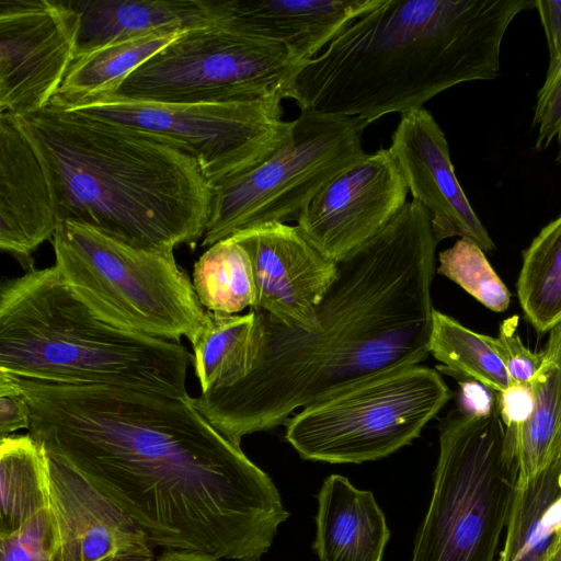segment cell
I'll return each mask as SVG.
<instances>
[{
  "instance_id": "cell-1",
  "label": "cell",
  "mask_w": 561,
  "mask_h": 561,
  "mask_svg": "<svg viewBox=\"0 0 561 561\" xmlns=\"http://www.w3.org/2000/svg\"><path fill=\"white\" fill-rule=\"evenodd\" d=\"M28 434L119 505L167 551L254 561L290 513L271 477L176 397L11 375Z\"/></svg>"
},
{
  "instance_id": "cell-2",
  "label": "cell",
  "mask_w": 561,
  "mask_h": 561,
  "mask_svg": "<svg viewBox=\"0 0 561 561\" xmlns=\"http://www.w3.org/2000/svg\"><path fill=\"white\" fill-rule=\"evenodd\" d=\"M437 243L428 211L408 202L378 236L337 263L309 325H286L257 310L263 339L254 369L230 387L192 397L194 407L240 446L298 408L420 365L430 355Z\"/></svg>"
},
{
  "instance_id": "cell-3",
  "label": "cell",
  "mask_w": 561,
  "mask_h": 561,
  "mask_svg": "<svg viewBox=\"0 0 561 561\" xmlns=\"http://www.w3.org/2000/svg\"><path fill=\"white\" fill-rule=\"evenodd\" d=\"M535 0H377L291 80L300 111L404 114L456 84L500 75L508 25Z\"/></svg>"
},
{
  "instance_id": "cell-4",
  "label": "cell",
  "mask_w": 561,
  "mask_h": 561,
  "mask_svg": "<svg viewBox=\"0 0 561 561\" xmlns=\"http://www.w3.org/2000/svg\"><path fill=\"white\" fill-rule=\"evenodd\" d=\"M18 118L45 170L59 224L153 251L204 237L214 188L173 144L51 104Z\"/></svg>"
},
{
  "instance_id": "cell-5",
  "label": "cell",
  "mask_w": 561,
  "mask_h": 561,
  "mask_svg": "<svg viewBox=\"0 0 561 561\" xmlns=\"http://www.w3.org/2000/svg\"><path fill=\"white\" fill-rule=\"evenodd\" d=\"M192 354L93 311L55 265L0 287V370L68 385L127 387L188 397Z\"/></svg>"
},
{
  "instance_id": "cell-6",
  "label": "cell",
  "mask_w": 561,
  "mask_h": 561,
  "mask_svg": "<svg viewBox=\"0 0 561 561\" xmlns=\"http://www.w3.org/2000/svg\"><path fill=\"white\" fill-rule=\"evenodd\" d=\"M427 512L410 561H497L518 479L514 435L499 404L453 410L439 424Z\"/></svg>"
},
{
  "instance_id": "cell-7",
  "label": "cell",
  "mask_w": 561,
  "mask_h": 561,
  "mask_svg": "<svg viewBox=\"0 0 561 561\" xmlns=\"http://www.w3.org/2000/svg\"><path fill=\"white\" fill-rule=\"evenodd\" d=\"M51 242L65 282L104 319L191 344L206 328L208 311L173 251L135 248L72 221L59 224Z\"/></svg>"
},
{
  "instance_id": "cell-8",
  "label": "cell",
  "mask_w": 561,
  "mask_h": 561,
  "mask_svg": "<svg viewBox=\"0 0 561 561\" xmlns=\"http://www.w3.org/2000/svg\"><path fill=\"white\" fill-rule=\"evenodd\" d=\"M291 123L273 153L214 187L203 247L256 225L297 221L334 176L366 156L369 123L358 116L300 111Z\"/></svg>"
},
{
  "instance_id": "cell-9",
  "label": "cell",
  "mask_w": 561,
  "mask_h": 561,
  "mask_svg": "<svg viewBox=\"0 0 561 561\" xmlns=\"http://www.w3.org/2000/svg\"><path fill=\"white\" fill-rule=\"evenodd\" d=\"M451 397L435 369L415 365L301 409L286 421L285 438L306 460H377L411 444Z\"/></svg>"
},
{
  "instance_id": "cell-10",
  "label": "cell",
  "mask_w": 561,
  "mask_h": 561,
  "mask_svg": "<svg viewBox=\"0 0 561 561\" xmlns=\"http://www.w3.org/2000/svg\"><path fill=\"white\" fill-rule=\"evenodd\" d=\"M302 65L279 44L211 23L183 31L112 95L165 103L284 100Z\"/></svg>"
},
{
  "instance_id": "cell-11",
  "label": "cell",
  "mask_w": 561,
  "mask_h": 561,
  "mask_svg": "<svg viewBox=\"0 0 561 561\" xmlns=\"http://www.w3.org/2000/svg\"><path fill=\"white\" fill-rule=\"evenodd\" d=\"M282 101L165 103L104 95L65 110L161 137L194 158L214 188L254 167L286 141L293 123L282 118Z\"/></svg>"
},
{
  "instance_id": "cell-12",
  "label": "cell",
  "mask_w": 561,
  "mask_h": 561,
  "mask_svg": "<svg viewBox=\"0 0 561 561\" xmlns=\"http://www.w3.org/2000/svg\"><path fill=\"white\" fill-rule=\"evenodd\" d=\"M79 16L68 1H0V113L47 107L77 54Z\"/></svg>"
},
{
  "instance_id": "cell-13",
  "label": "cell",
  "mask_w": 561,
  "mask_h": 561,
  "mask_svg": "<svg viewBox=\"0 0 561 561\" xmlns=\"http://www.w3.org/2000/svg\"><path fill=\"white\" fill-rule=\"evenodd\" d=\"M408 187L388 148L334 176L297 220L309 241L339 263L378 236L405 206Z\"/></svg>"
},
{
  "instance_id": "cell-14",
  "label": "cell",
  "mask_w": 561,
  "mask_h": 561,
  "mask_svg": "<svg viewBox=\"0 0 561 561\" xmlns=\"http://www.w3.org/2000/svg\"><path fill=\"white\" fill-rule=\"evenodd\" d=\"M231 237L247 250L252 263L253 309L286 325H309L336 278L337 263L319 251L298 226L272 221Z\"/></svg>"
},
{
  "instance_id": "cell-15",
  "label": "cell",
  "mask_w": 561,
  "mask_h": 561,
  "mask_svg": "<svg viewBox=\"0 0 561 561\" xmlns=\"http://www.w3.org/2000/svg\"><path fill=\"white\" fill-rule=\"evenodd\" d=\"M388 150L412 199L428 211L437 242L460 237L484 253L495 249L457 180L446 136L425 107L400 115Z\"/></svg>"
},
{
  "instance_id": "cell-16",
  "label": "cell",
  "mask_w": 561,
  "mask_h": 561,
  "mask_svg": "<svg viewBox=\"0 0 561 561\" xmlns=\"http://www.w3.org/2000/svg\"><path fill=\"white\" fill-rule=\"evenodd\" d=\"M0 561H62L48 455L31 434L0 438Z\"/></svg>"
},
{
  "instance_id": "cell-17",
  "label": "cell",
  "mask_w": 561,
  "mask_h": 561,
  "mask_svg": "<svg viewBox=\"0 0 561 561\" xmlns=\"http://www.w3.org/2000/svg\"><path fill=\"white\" fill-rule=\"evenodd\" d=\"M49 489L62 561H153V545L114 501L48 456Z\"/></svg>"
},
{
  "instance_id": "cell-18",
  "label": "cell",
  "mask_w": 561,
  "mask_h": 561,
  "mask_svg": "<svg viewBox=\"0 0 561 561\" xmlns=\"http://www.w3.org/2000/svg\"><path fill=\"white\" fill-rule=\"evenodd\" d=\"M59 221L41 159L19 118L0 113V248L25 270Z\"/></svg>"
},
{
  "instance_id": "cell-19",
  "label": "cell",
  "mask_w": 561,
  "mask_h": 561,
  "mask_svg": "<svg viewBox=\"0 0 561 561\" xmlns=\"http://www.w3.org/2000/svg\"><path fill=\"white\" fill-rule=\"evenodd\" d=\"M377 0H220V22L286 47L301 64L316 58Z\"/></svg>"
},
{
  "instance_id": "cell-20",
  "label": "cell",
  "mask_w": 561,
  "mask_h": 561,
  "mask_svg": "<svg viewBox=\"0 0 561 561\" xmlns=\"http://www.w3.org/2000/svg\"><path fill=\"white\" fill-rule=\"evenodd\" d=\"M317 500L312 550L318 561H382L390 529L370 491L330 474Z\"/></svg>"
},
{
  "instance_id": "cell-21",
  "label": "cell",
  "mask_w": 561,
  "mask_h": 561,
  "mask_svg": "<svg viewBox=\"0 0 561 561\" xmlns=\"http://www.w3.org/2000/svg\"><path fill=\"white\" fill-rule=\"evenodd\" d=\"M67 1L79 16L76 57L115 41L158 30H190L221 19L219 0Z\"/></svg>"
},
{
  "instance_id": "cell-22",
  "label": "cell",
  "mask_w": 561,
  "mask_h": 561,
  "mask_svg": "<svg viewBox=\"0 0 561 561\" xmlns=\"http://www.w3.org/2000/svg\"><path fill=\"white\" fill-rule=\"evenodd\" d=\"M561 531V457L516 482L497 561H543Z\"/></svg>"
},
{
  "instance_id": "cell-23",
  "label": "cell",
  "mask_w": 561,
  "mask_h": 561,
  "mask_svg": "<svg viewBox=\"0 0 561 561\" xmlns=\"http://www.w3.org/2000/svg\"><path fill=\"white\" fill-rule=\"evenodd\" d=\"M183 31L158 30L77 56L50 104L68 108L83 101L115 94L130 73Z\"/></svg>"
},
{
  "instance_id": "cell-24",
  "label": "cell",
  "mask_w": 561,
  "mask_h": 561,
  "mask_svg": "<svg viewBox=\"0 0 561 561\" xmlns=\"http://www.w3.org/2000/svg\"><path fill=\"white\" fill-rule=\"evenodd\" d=\"M533 411L513 432L518 481H525L561 457V323L550 332L541 366L533 379Z\"/></svg>"
},
{
  "instance_id": "cell-25",
  "label": "cell",
  "mask_w": 561,
  "mask_h": 561,
  "mask_svg": "<svg viewBox=\"0 0 561 561\" xmlns=\"http://www.w3.org/2000/svg\"><path fill=\"white\" fill-rule=\"evenodd\" d=\"M262 339L257 310L245 314L208 311L206 328L191 344L201 392L227 388L245 378L259 360Z\"/></svg>"
},
{
  "instance_id": "cell-26",
  "label": "cell",
  "mask_w": 561,
  "mask_h": 561,
  "mask_svg": "<svg viewBox=\"0 0 561 561\" xmlns=\"http://www.w3.org/2000/svg\"><path fill=\"white\" fill-rule=\"evenodd\" d=\"M516 289L524 314L538 333L561 323V215L523 252Z\"/></svg>"
},
{
  "instance_id": "cell-27",
  "label": "cell",
  "mask_w": 561,
  "mask_h": 561,
  "mask_svg": "<svg viewBox=\"0 0 561 561\" xmlns=\"http://www.w3.org/2000/svg\"><path fill=\"white\" fill-rule=\"evenodd\" d=\"M193 286L209 312L238 314L256 302L252 263L247 250L232 237L210 245L195 262Z\"/></svg>"
},
{
  "instance_id": "cell-28",
  "label": "cell",
  "mask_w": 561,
  "mask_h": 561,
  "mask_svg": "<svg viewBox=\"0 0 561 561\" xmlns=\"http://www.w3.org/2000/svg\"><path fill=\"white\" fill-rule=\"evenodd\" d=\"M430 354L444 364V370L459 380L476 382L500 394L512 386L510 376L486 335L434 310Z\"/></svg>"
},
{
  "instance_id": "cell-29",
  "label": "cell",
  "mask_w": 561,
  "mask_h": 561,
  "mask_svg": "<svg viewBox=\"0 0 561 561\" xmlns=\"http://www.w3.org/2000/svg\"><path fill=\"white\" fill-rule=\"evenodd\" d=\"M437 272L458 284L494 312L505 311L511 293L489 263L483 250L468 238H459L438 255Z\"/></svg>"
},
{
  "instance_id": "cell-30",
  "label": "cell",
  "mask_w": 561,
  "mask_h": 561,
  "mask_svg": "<svg viewBox=\"0 0 561 561\" xmlns=\"http://www.w3.org/2000/svg\"><path fill=\"white\" fill-rule=\"evenodd\" d=\"M518 317L505 319L496 336L486 339L501 358L513 385L530 386L542 363V352L534 353L522 342Z\"/></svg>"
},
{
  "instance_id": "cell-31",
  "label": "cell",
  "mask_w": 561,
  "mask_h": 561,
  "mask_svg": "<svg viewBox=\"0 0 561 561\" xmlns=\"http://www.w3.org/2000/svg\"><path fill=\"white\" fill-rule=\"evenodd\" d=\"M534 125L538 128L535 148L545 150L561 128V64L547 72L537 94Z\"/></svg>"
},
{
  "instance_id": "cell-32",
  "label": "cell",
  "mask_w": 561,
  "mask_h": 561,
  "mask_svg": "<svg viewBox=\"0 0 561 561\" xmlns=\"http://www.w3.org/2000/svg\"><path fill=\"white\" fill-rule=\"evenodd\" d=\"M30 427V408L16 382L0 370V438Z\"/></svg>"
},
{
  "instance_id": "cell-33",
  "label": "cell",
  "mask_w": 561,
  "mask_h": 561,
  "mask_svg": "<svg viewBox=\"0 0 561 561\" xmlns=\"http://www.w3.org/2000/svg\"><path fill=\"white\" fill-rule=\"evenodd\" d=\"M495 398L505 427H518L531 414L534 398L530 386L512 385Z\"/></svg>"
},
{
  "instance_id": "cell-34",
  "label": "cell",
  "mask_w": 561,
  "mask_h": 561,
  "mask_svg": "<svg viewBox=\"0 0 561 561\" xmlns=\"http://www.w3.org/2000/svg\"><path fill=\"white\" fill-rule=\"evenodd\" d=\"M549 48V67L552 71L561 64V0H535Z\"/></svg>"
},
{
  "instance_id": "cell-35",
  "label": "cell",
  "mask_w": 561,
  "mask_h": 561,
  "mask_svg": "<svg viewBox=\"0 0 561 561\" xmlns=\"http://www.w3.org/2000/svg\"><path fill=\"white\" fill-rule=\"evenodd\" d=\"M153 561H227L217 559L203 553L184 552V551H167L164 550ZM260 561V560H254Z\"/></svg>"
},
{
  "instance_id": "cell-36",
  "label": "cell",
  "mask_w": 561,
  "mask_h": 561,
  "mask_svg": "<svg viewBox=\"0 0 561 561\" xmlns=\"http://www.w3.org/2000/svg\"><path fill=\"white\" fill-rule=\"evenodd\" d=\"M543 561H561V531L548 550Z\"/></svg>"
},
{
  "instance_id": "cell-37",
  "label": "cell",
  "mask_w": 561,
  "mask_h": 561,
  "mask_svg": "<svg viewBox=\"0 0 561 561\" xmlns=\"http://www.w3.org/2000/svg\"><path fill=\"white\" fill-rule=\"evenodd\" d=\"M557 138H558V141H559V147H560V160H561V128H560V130L558 131Z\"/></svg>"
}]
</instances>
